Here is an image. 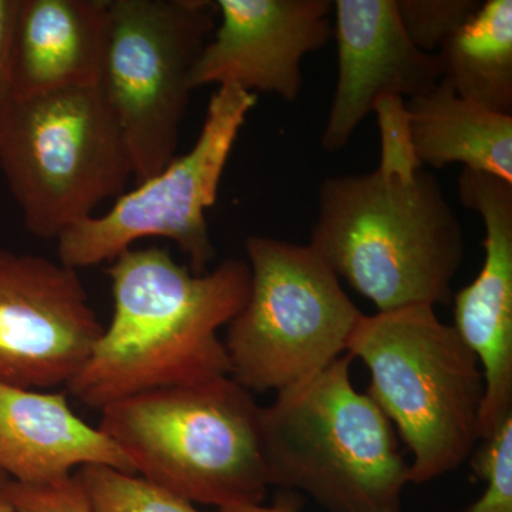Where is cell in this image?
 <instances>
[{
	"label": "cell",
	"instance_id": "cell-6",
	"mask_svg": "<svg viewBox=\"0 0 512 512\" xmlns=\"http://www.w3.org/2000/svg\"><path fill=\"white\" fill-rule=\"evenodd\" d=\"M0 170L23 224L43 239L93 217L134 178L99 84L13 100L0 127Z\"/></svg>",
	"mask_w": 512,
	"mask_h": 512
},
{
	"label": "cell",
	"instance_id": "cell-3",
	"mask_svg": "<svg viewBox=\"0 0 512 512\" xmlns=\"http://www.w3.org/2000/svg\"><path fill=\"white\" fill-rule=\"evenodd\" d=\"M352 359L262 407L269 487L303 491L328 512H402L409 463L386 414L353 386Z\"/></svg>",
	"mask_w": 512,
	"mask_h": 512
},
{
	"label": "cell",
	"instance_id": "cell-14",
	"mask_svg": "<svg viewBox=\"0 0 512 512\" xmlns=\"http://www.w3.org/2000/svg\"><path fill=\"white\" fill-rule=\"evenodd\" d=\"M84 466L134 474L120 448L73 413L66 394L0 382V471L16 483L46 484Z\"/></svg>",
	"mask_w": 512,
	"mask_h": 512
},
{
	"label": "cell",
	"instance_id": "cell-18",
	"mask_svg": "<svg viewBox=\"0 0 512 512\" xmlns=\"http://www.w3.org/2000/svg\"><path fill=\"white\" fill-rule=\"evenodd\" d=\"M96 512H201L194 503L138 474L84 466L74 474Z\"/></svg>",
	"mask_w": 512,
	"mask_h": 512
},
{
	"label": "cell",
	"instance_id": "cell-25",
	"mask_svg": "<svg viewBox=\"0 0 512 512\" xmlns=\"http://www.w3.org/2000/svg\"><path fill=\"white\" fill-rule=\"evenodd\" d=\"M9 480L10 478L6 477L5 474H3L2 471H0V487H2L3 484L8 483Z\"/></svg>",
	"mask_w": 512,
	"mask_h": 512
},
{
	"label": "cell",
	"instance_id": "cell-5",
	"mask_svg": "<svg viewBox=\"0 0 512 512\" xmlns=\"http://www.w3.org/2000/svg\"><path fill=\"white\" fill-rule=\"evenodd\" d=\"M346 352L369 370L367 394L412 453L410 483H430L473 456L481 440L483 370L434 306L362 313Z\"/></svg>",
	"mask_w": 512,
	"mask_h": 512
},
{
	"label": "cell",
	"instance_id": "cell-13",
	"mask_svg": "<svg viewBox=\"0 0 512 512\" xmlns=\"http://www.w3.org/2000/svg\"><path fill=\"white\" fill-rule=\"evenodd\" d=\"M333 12L338 82L320 140L329 153L348 146L380 100L424 96L443 76L439 57L407 37L396 0H336Z\"/></svg>",
	"mask_w": 512,
	"mask_h": 512
},
{
	"label": "cell",
	"instance_id": "cell-17",
	"mask_svg": "<svg viewBox=\"0 0 512 512\" xmlns=\"http://www.w3.org/2000/svg\"><path fill=\"white\" fill-rule=\"evenodd\" d=\"M441 82L457 96L512 116V0H487L439 52Z\"/></svg>",
	"mask_w": 512,
	"mask_h": 512
},
{
	"label": "cell",
	"instance_id": "cell-11",
	"mask_svg": "<svg viewBox=\"0 0 512 512\" xmlns=\"http://www.w3.org/2000/svg\"><path fill=\"white\" fill-rule=\"evenodd\" d=\"M221 23L191 73V89L234 84L295 101L302 62L333 36L330 0H217Z\"/></svg>",
	"mask_w": 512,
	"mask_h": 512
},
{
	"label": "cell",
	"instance_id": "cell-7",
	"mask_svg": "<svg viewBox=\"0 0 512 512\" xmlns=\"http://www.w3.org/2000/svg\"><path fill=\"white\" fill-rule=\"evenodd\" d=\"M248 301L228 323L229 376L249 392L298 386L343 356L362 312L309 245L252 235Z\"/></svg>",
	"mask_w": 512,
	"mask_h": 512
},
{
	"label": "cell",
	"instance_id": "cell-15",
	"mask_svg": "<svg viewBox=\"0 0 512 512\" xmlns=\"http://www.w3.org/2000/svg\"><path fill=\"white\" fill-rule=\"evenodd\" d=\"M109 0H18L10 74L13 100L99 84Z\"/></svg>",
	"mask_w": 512,
	"mask_h": 512
},
{
	"label": "cell",
	"instance_id": "cell-12",
	"mask_svg": "<svg viewBox=\"0 0 512 512\" xmlns=\"http://www.w3.org/2000/svg\"><path fill=\"white\" fill-rule=\"evenodd\" d=\"M458 197L483 220L484 262L454 296V329L483 370L481 440L512 417V184L463 170Z\"/></svg>",
	"mask_w": 512,
	"mask_h": 512
},
{
	"label": "cell",
	"instance_id": "cell-23",
	"mask_svg": "<svg viewBox=\"0 0 512 512\" xmlns=\"http://www.w3.org/2000/svg\"><path fill=\"white\" fill-rule=\"evenodd\" d=\"M220 512H298V508L291 501H278L271 507H264L262 504L232 505L221 508Z\"/></svg>",
	"mask_w": 512,
	"mask_h": 512
},
{
	"label": "cell",
	"instance_id": "cell-16",
	"mask_svg": "<svg viewBox=\"0 0 512 512\" xmlns=\"http://www.w3.org/2000/svg\"><path fill=\"white\" fill-rule=\"evenodd\" d=\"M406 107L410 143L423 167L461 164L512 184V116L471 103L444 82Z\"/></svg>",
	"mask_w": 512,
	"mask_h": 512
},
{
	"label": "cell",
	"instance_id": "cell-8",
	"mask_svg": "<svg viewBox=\"0 0 512 512\" xmlns=\"http://www.w3.org/2000/svg\"><path fill=\"white\" fill-rule=\"evenodd\" d=\"M207 0H109L99 87L136 184L177 157L192 69L214 29Z\"/></svg>",
	"mask_w": 512,
	"mask_h": 512
},
{
	"label": "cell",
	"instance_id": "cell-20",
	"mask_svg": "<svg viewBox=\"0 0 512 512\" xmlns=\"http://www.w3.org/2000/svg\"><path fill=\"white\" fill-rule=\"evenodd\" d=\"M484 441L473 467L487 487L476 503L458 512H512V417Z\"/></svg>",
	"mask_w": 512,
	"mask_h": 512
},
{
	"label": "cell",
	"instance_id": "cell-10",
	"mask_svg": "<svg viewBox=\"0 0 512 512\" xmlns=\"http://www.w3.org/2000/svg\"><path fill=\"white\" fill-rule=\"evenodd\" d=\"M103 329L79 272L0 249V382L67 386Z\"/></svg>",
	"mask_w": 512,
	"mask_h": 512
},
{
	"label": "cell",
	"instance_id": "cell-19",
	"mask_svg": "<svg viewBox=\"0 0 512 512\" xmlns=\"http://www.w3.org/2000/svg\"><path fill=\"white\" fill-rule=\"evenodd\" d=\"M478 0H396L407 37L417 49L436 55L476 15Z\"/></svg>",
	"mask_w": 512,
	"mask_h": 512
},
{
	"label": "cell",
	"instance_id": "cell-2",
	"mask_svg": "<svg viewBox=\"0 0 512 512\" xmlns=\"http://www.w3.org/2000/svg\"><path fill=\"white\" fill-rule=\"evenodd\" d=\"M107 275L109 326L66 386L79 402L101 412L136 394L229 376L218 330L248 301V262L225 259L198 275L168 249L130 248Z\"/></svg>",
	"mask_w": 512,
	"mask_h": 512
},
{
	"label": "cell",
	"instance_id": "cell-22",
	"mask_svg": "<svg viewBox=\"0 0 512 512\" xmlns=\"http://www.w3.org/2000/svg\"><path fill=\"white\" fill-rule=\"evenodd\" d=\"M18 0H0V127L13 103L10 40Z\"/></svg>",
	"mask_w": 512,
	"mask_h": 512
},
{
	"label": "cell",
	"instance_id": "cell-24",
	"mask_svg": "<svg viewBox=\"0 0 512 512\" xmlns=\"http://www.w3.org/2000/svg\"><path fill=\"white\" fill-rule=\"evenodd\" d=\"M5 485L6 484H3L2 487H0V512H15L12 504H10L8 495H6Z\"/></svg>",
	"mask_w": 512,
	"mask_h": 512
},
{
	"label": "cell",
	"instance_id": "cell-21",
	"mask_svg": "<svg viewBox=\"0 0 512 512\" xmlns=\"http://www.w3.org/2000/svg\"><path fill=\"white\" fill-rule=\"evenodd\" d=\"M5 491L15 512H96L74 474L46 484L9 480Z\"/></svg>",
	"mask_w": 512,
	"mask_h": 512
},
{
	"label": "cell",
	"instance_id": "cell-4",
	"mask_svg": "<svg viewBox=\"0 0 512 512\" xmlns=\"http://www.w3.org/2000/svg\"><path fill=\"white\" fill-rule=\"evenodd\" d=\"M99 429L134 474L191 503L264 501L262 407L231 376L127 397L101 410Z\"/></svg>",
	"mask_w": 512,
	"mask_h": 512
},
{
	"label": "cell",
	"instance_id": "cell-9",
	"mask_svg": "<svg viewBox=\"0 0 512 512\" xmlns=\"http://www.w3.org/2000/svg\"><path fill=\"white\" fill-rule=\"evenodd\" d=\"M256 94L224 84L212 94L194 146L163 171L120 195L106 214L67 229L57 241L59 262L74 271L113 261L144 238H167L205 274L215 252L205 211L215 204L228 158Z\"/></svg>",
	"mask_w": 512,
	"mask_h": 512
},
{
	"label": "cell",
	"instance_id": "cell-1",
	"mask_svg": "<svg viewBox=\"0 0 512 512\" xmlns=\"http://www.w3.org/2000/svg\"><path fill=\"white\" fill-rule=\"evenodd\" d=\"M379 128L375 171L320 185L309 247L377 312L446 305L466 256L463 225L439 180L414 156L406 124Z\"/></svg>",
	"mask_w": 512,
	"mask_h": 512
}]
</instances>
